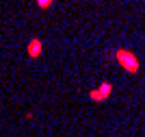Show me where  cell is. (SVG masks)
<instances>
[{
    "instance_id": "1",
    "label": "cell",
    "mask_w": 145,
    "mask_h": 137,
    "mask_svg": "<svg viewBox=\"0 0 145 137\" xmlns=\"http://www.w3.org/2000/svg\"><path fill=\"white\" fill-rule=\"evenodd\" d=\"M115 61L119 63L123 70L128 72V74H137L141 68L139 63V57L132 52V50H128V48H117V52H115Z\"/></svg>"
},
{
    "instance_id": "4",
    "label": "cell",
    "mask_w": 145,
    "mask_h": 137,
    "mask_svg": "<svg viewBox=\"0 0 145 137\" xmlns=\"http://www.w3.org/2000/svg\"><path fill=\"white\" fill-rule=\"evenodd\" d=\"M37 2V7L41 9V11H46V9H50V7L54 5V0H35Z\"/></svg>"
},
{
    "instance_id": "2",
    "label": "cell",
    "mask_w": 145,
    "mask_h": 137,
    "mask_svg": "<svg viewBox=\"0 0 145 137\" xmlns=\"http://www.w3.org/2000/svg\"><path fill=\"white\" fill-rule=\"evenodd\" d=\"M110 94H113V83H110V81H102V83L97 85V89L89 91V100L104 102V100H108V98H110Z\"/></svg>"
},
{
    "instance_id": "3",
    "label": "cell",
    "mask_w": 145,
    "mask_h": 137,
    "mask_svg": "<svg viewBox=\"0 0 145 137\" xmlns=\"http://www.w3.org/2000/svg\"><path fill=\"white\" fill-rule=\"evenodd\" d=\"M26 52H28L30 59H39V57H41V52H43V42L39 39V37H33V39L28 42Z\"/></svg>"
}]
</instances>
